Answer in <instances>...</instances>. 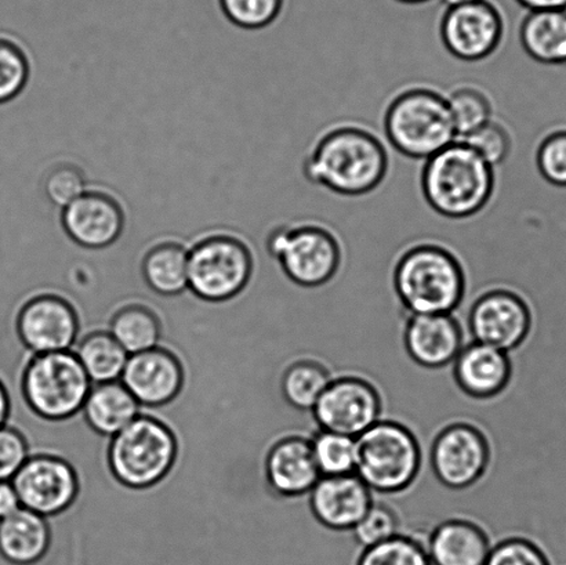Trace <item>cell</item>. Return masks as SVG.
<instances>
[{
  "mask_svg": "<svg viewBox=\"0 0 566 565\" xmlns=\"http://www.w3.org/2000/svg\"><path fill=\"white\" fill-rule=\"evenodd\" d=\"M474 149L482 159L492 168L499 166L507 159L510 151H512V137L501 122L491 119L480 129L470 133L469 136L460 138V140Z\"/></svg>",
  "mask_w": 566,
  "mask_h": 565,
  "instance_id": "cell-35",
  "label": "cell"
},
{
  "mask_svg": "<svg viewBox=\"0 0 566 565\" xmlns=\"http://www.w3.org/2000/svg\"><path fill=\"white\" fill-rule=\"evenodd\" d=\"M32 456L30 442L21 430L4 425L0 428V481H11Z\"/></svg>",
  "mask_w": 566,
  "mask_h": 565,
  "instance_id": "cell-36",
  "label": "cell"
},
{
  "mask_svg": "<svg viewBox=\"0 0 566 565\" xmlns=\"http://www.w3.org/2000/svg\"><path fill=\"white\" fill-rule=\"evenodd\" d=\"M11 483L22 508L46 519L69 511L81 492L74 464L55 453H32Z\"/></svg>",
  "mask_w": 566,
  "mask_h": 565,
  "instance_id": "cell-10",
  "label": "cell"
},
{
  "mask_svg": "<svg viewBox=\"0 0 566 565\" xmlns=\"http://www.w3.org/2000/svg\"><path fill=\"white\" fill-rule=\"evenodd\" d=\"M314 517L333 531H353L374 505L375 495L357 474L321 478L307 495Z\"/></svg>",
  "mask_w": 566,
  "mask_h": 565,
  "instance_id": "cell-18",
  "label": "cell"
},
{
  "mask_svg": "<svg viewBox=\"0 0 566 565\" xmlns=\"http://www.w3.org/2000/svg\"><path fill=\"white\" fill-rule=\"evenodd\" d=\"M286 4L287 0H219L226 19L247 31L273 27L285 13Z\"/></svg>",
  "mask_w": 566,
  "mask_h": 565,
  "instance_id": "cell-30",
  "label": "cell"
},
{
  "mask_svg": "<svg viewBox=\"0 0 566 565\" xmlns=\"http://www.w3.org/2000/svg\"><path fill=\"white\" fill-rule=\"evenodd\" d=\"M460 326L465 345L476 342L509 353L528 335L531 314L526 304L514 293L493 291L470 307Z\"/></svg>",
  "mask_w": 566,
  "mask_h": 565,
  "instance_id": "cell-14",
  "label": "cell"
},
{
  "mask_svg": "<svg viewBox=\"0 0 566 565\" xmlns=\"http://www.w3.org/2000/svg\"><path fill=\"white\" fill-rule=\"evenodd\" d=\"M22 508L20 496L17 494L11 481H0V522L13 516Z\"/></svg>",
  "mask_w": 566,
  "mask_h": 565,
  "instance_id": "cell-39",
  "label": "cell"
},
{
  "mask_svg": "<svg viewBox=\"0 0 566 565\" xmlns=\"http://www.w3.org/2000/svg\"><path fill=\"white\" fill-rule=\"evenodd\" d=\"M310 442L322 478L355 474L358 459L355 437L318 429L311 437Z\"/></svg>",
  "mask_w": 566,
  "mask_h": 565,
  "instance_id": "cell-29",
  "label": "cell"
},
{
  "mask_svg": "<svg viewBox=\"0 0 566 565\" xmlns=\"http://www.w3.org/2000/svg\"><path fill=\"white\" fill-rule=\"evenodd\" d=\"M311 415L316 428L358 439L381 419L379 393L369 381L342 376L326 387Z\"/></svg>",
  "mask_w": 566,
  "mask_h": 565,
  "instance_id": "cell-13",
  "label": "cell"
},
{
  "mask_svg": "<svg viewBox=\"0 0 566 565\" xmlns=\"http://www.w3.org/2000/svg\"><path fill=\"white\" fill-rule=\"evenodd\" d=\"M355 474L374 494H394L412 485L421 468L418 440L407 428L379 420L357 439Z\"/></svg>",
  "mask_w": 566,
  "mask_h": 565,
  "instance_id": "cell-7",
  "label": "cell"
},
{
  "mask_svg": "<svg viewBox=\"0 0 566 565\" xmlns=\"http://www.w3.org/2000/svg\"><path fill=\"white\" fill-rule=\"evenodd\" d=\"M21 395L36 417L64 422L82 412L93 384L76 354H31L22 368Z\"/></svg>",
  "mask_w": 566,
  "mask_h": 565,
  "instance_id": "cell-6",
  "label": "cell"
},
{
  "mask_svg": "<svg viewBox=\"0 0 566 565\" xmlns=\"http://www.w3.org/2000/svg\"><path fill=\"white\" fill-rule=\"evenodd\" d=\"M264 252L293 284L304 287L324 285L340 263L335 238L314 226L273 221L265 231Z\"/></svg>",
  "mask_w": 566,
  "mask_h": 565,
  "instance_id": "cell-8",
  "label": "cell"
},
{
  "mask_svg": "<svg viewBox=\"0 0 566 565\" xmlns=\"http://www.w3.org/2000/svg\"><path fill=\"white\" fill-rule=\"evenodd\" d=\"M142 275L153 292L175 297L188 290V245L175 238L154 242L142 259Z\"/></svg>",
  "mask_w": 566,
  "mask_h": 565,
  "instance_id": "cell-24",
  "label": "cell"
},
{
  "mask_svg": "<svg viewBox=\"0 0 566 565\" xmlns=\"http://www.w3.org/2000/svg\"><path fill=\"white\" fill-rule=\"evenodd\" d=\"M488 463L490 448L481 431L473 426L454 423L436 437L420 472L432 470L447 489L464 490L484 475Z\"/></svg>",
  "mask_w": 566,
  "mask_h": 565,
  "instance_id": "cell-12",
  "label": "cell"
},
{
  "mask_svg": "<svg viewBox=\"0 0 566 565\" xmlns=\"http://www.w3.org/2000/svg\"><path fill=\"white\" fill-rule=\"evenodd\" d=\"M514 2L528 11L566 10V0H514Z\"/></svg>",
  "mask_w": 566,
  "mask_h": 565,
  "instance_id": "cell-40",
  "label": "cell"
},
{
  "mask_svg": "<svg viewBox=\"0 0 566 565\" xmlns=\"http://www.w3.org/2000/svg\"><path fill=\"white\" fill-rule=\"evenodd\" d=\"M322 478L308 437H275L264 453L263 479L271 494L283 500L307 496Z\"/></svg>",
  "mask_w": 566,
  "mask_h": 565,
  "instance_id": "cell-16",
  "label": "cell"
},
{
  "mask_svg": "<svg viewBox=\"0 0 566 565\" xmlns=\"http://www.w3.org/2000/svg\"><path fill=\"white\" fill-rule=\"evenodd\" d=\"M464 346L462 326L452 314L409 315L405 326V347L420 367H449Z\"/></svg>",
  "mask_w": 566,
  "mask_h": 565,
  "instance_id": "cell-19",
  "label": "cell"
},
{
  "mask_svg": "<svg viewBox=\"0 0 566 565\" xmlns=\"http://www.w3.org/2000/svg\"><path fill=\"white\" fill-rule=\"evenodd\" d=\"M357 565H432L426 547L398 535L360 553Z\"/></svg>",
  "mask_w": 566,
  "mask_h": 565,
  "instance_id": "cell-32",
  "label": "cell"
},
{
  "mask_svg": "<svg viewBox=\"0 0 566 565\" xmlns=\"http://www.w3.org/2000/svg\"><path fill=\"white\" fill-rule=\"evenodd\" d=\"M491 551L484 531L464 520L443 522L427 542L432 565H485Z\"/></svg>",
  "mask_w": 566,
  "mask_h": 565,
  "instance_id": "cell-22",
  "label": "cell"
},
{
  "mask_svg": "<svg viewBox=\"0 0 566 565\" xmlns=\"http://www.w3.org/2000/svg\"><path fill=\"white\" fill-rule=\"evenodd\" d=\"M232 231H210L188 245V291L209 303L229 302L251 284L256 254Z\"/></svg>",
  "mask_w": 566,
  "mask_h": 565,
  "instance_id": "cell-2",
  "label": "cell"
},
{
  "mask_svg": "<svg viewBox=\"0 0 566 565\" xmlns=\"http://www.w3.org/2000/svg\"><path fill=\"white\" fill-rule=\"evenodd\" d=\"M459 389L473 398H490L506 387L512 364L506 352L471 342L452 364Z\"/></svg>",
  "mask_w": 566,
  "mask_h": 565,
  "instance_id": "cell-20",
  "label": "cell"
},
{
  "mask_svg": "<svg viewBox=\"0 0 566 565\" xmlns=\"http://www.w3.org/2000/svg\"><path fill=\"white\" fill-rule=\"evenodd\" d=\"M52 545L49 519L21 508L0 522V558L10 565H33Z\"/></svg>",
  "mask_w": 566,
  "mask_h": 565,
  "instance_id": "cell-21",
  "label": "cell"
},
{
  "mask_svg": "<svg viewBox=\"0 0 566 565\" xmlns=\"http://www.w3.org/2000/svg\"><path fill=\"white\" fill-rule=\"evenodd\" d=\"M446 8H453V6L468 4L480 2V0H440Z\"/></svg>",
  "mask_w": 566,
  "mask_h": 565,
  "instance_id": "cell-42",
  "label": "cell"
},
{
  "mask_svg": "<svg viewBox=\"0 0 566 565\" xmlns=\"http://www.w3.org/2000/svg\"><path fill=\"white\" fill-rule=\"evenodd\" d=\"M504 22V9L497 0L443 8L440 25L443 46L459 60L485 59L501 43Z\"/></svg>",
  "mask_w": 566,
  "mask_h": 565,
  "instance_id": "cell-11",
  "label": "cell"
},
{
  "mask_svg": "<svg viewBox=\"0 0 566 565\" xmlns=\"http://www.w3.org/2000/svg\"><path fill=\"white\" fill-rule=\"evenodd\" d=\"M31 76L24 48L13 39L0 36V104L20 96Z\"/></svg>",
  "mask_w": 566,
  "mask_h": 565,
  "instance_id": "cell-31",
  "label": "cell"
},
{
  "mask_svg": "<svg viewBox=\"0 0 566 565\" xmlns=\"http://www.w3.org/2000/svg\"><path fill=\"white\" fill-rule=\"evenodd\" d=\"M394 2L405 6H420L434 2V0H394Z\"/></svg>",
  "mask_w": 566,
  "mask_h": 565,
  "instance_id": "cell-43",
  "label": "cell"
},
{
  "mask_svg": "<svg viewBox=\"0 0 566 565\" xmlns=\"http://www.w3.org/2000/svg\"><path fill=\"white\" fill-rule=\"evenodd\" d=\"M11 414V400L8 389L2 380H0V428L9 423Z\"/></svg>",
  "mask_w": 566,
  "mask_h": 565,
  "instance_id": "cell-41",
  "label": "cell"
},
{
  "mask_svg": "<svg viewBox=\"0 0 566 565\" xmlns=\"http://www.w3.org/2000/svg\"><path fill=\"white\" fill-rule=\"evenodd\" d=\"M142 409L132 393L118 380L93 385L82 415L94 433L113 439L140 417Z\"/></svg>",
  "mask_w": 566,
  "mask_h": 565,
  "instance_id": "cell-23",
  "label": "cell"
},
{
  "mask_svg": "<svg viewBox=\"0 0 566 565\" xmlns=\"http://www.w3.org/2000/svg\"><path fill=\"white\" fill-rule=\"evenodd\" d=\"M61 226L77 247L102 251L120 240L126 212L118 197L104 188H92L61 210Z\"/></svg>",
  "mask_w": 566,
  "mask_h": 565,
  "instance_id": "cell-15",
  "label": "cell"
},
{
  "mask_svg": "<svg viewBox=\"0 0 566 565\" xmlns=\"http://www.w3.org/2000/svg\"><path fill=\"white\" fill-rule=\"evenodd\" d=\"M537 164L545 179L566 187V132H557L543 142Z\"/></svg>",
  "mask_w": 566,
  "mask_h": 565,
  "instance_id": "cell-38",
  "label": "cell"
},
{
  "mask_svg": "<svg viewBox=\"0 0 566 565\" xmlns=\"http://www.w3.org/2000/svg\"><path fill=\"white\" fill-rule=\"evenodd\" d=\"M520 39L525 52L539 63H566V10H525Z\"/></svg>",
  "mask_w": 566,
  "mask_h": 565,
  "instance_id": "cell-25",
  "label": "cell"
},
{
  "mask_svg": "<svg viewBox=\"0 0 566 565\" xmlns=\"http://www.w3.org/2000/svg\"><path fill=\"white\" fill-rule=\"evenodd\" d=\"M120 381L143 408H160L179 397L185 386V368L176 354L159 346L133 354Z\"/></svg>",
  "mask_w": 566,
  "mask_h": 565,
  "instance_id": "cell-17",
  "label": "cell"
},
{
  "mask_svg": "<svg viewBox=\"0 0 566 565\" xmlns=\"http://www.w3.org/2000/svg\"><path fill=\"white\" fill-rule=\"evenodd\" d=\"M43 190L49 201L63 210L88 190L85 171L71 163L54 165L44 176Z\"/></svg>",
  "mask_w": 566,
  "mask_h": 565,
  "instance_id": "cell-33",
  "label": "cell"
},
{
  "mask_svg": "<svg viewBox=\"0 0 566 565\" xmlns=\"http://www.w3.org/2000/svg\"><path fill=\"white\" fill-rule=\"evenodd\" d=\"M398 83L385 114L387 140L409 158L430 159L458 140L446 97L429 87L413 86L405 70L399 20H391Z\"/></svg>",
  "mask_w": 566,
  "mask_h": 565,
  "instance_id": "cell-1",
  "label": "cell"
},
{
  "mask_svg": "<svg viewBox=\"0 0 566 565\" xmlns=\"http://www.w3.org/2000/svg\"><path fill=\"white\" fill-rule=\"evenodd\" d=\"M332 380L325 365L310 358L294 359L281 369L280 395L294 411L311 414Z\"/></svg>",
  "mask_w": 566,
  "mask_h": 565,
  "instance_id": "cell-26",
  "label": "cell"
},
{
  "mask_svg": "<svg viewBox=\"0 0 566 565\" xmlns=\"http://www.w3.org/2000/svg\"><path fill=\"white\" fill-rule=\"evenodd\" d=\"M394 286L410 315L453 314L463 301L464 276L451 254L424 245L399 260Z\"/></svg>",
  "mask_w": 566,
  "mask_h": 565,
  "instance_id": "cell-5",
  "label": "cell"
},
{
  "mask_svg": "<svg viewBox=\"0 0 566 565\" xmlns=\"http://www.w3.org/2000/svg\"><path fill=\"white\" fill-rule=\"evenodd\" d=\"M352 534L363 550H368L370 546L396 538L401 534V523L392 508L375 500L363 520L355 525Z\"/></svg>",
  "mask_w": 566,
  "mask_h": 565,
  "instance_id": "cell-34",
  "label": "cell"
},
{
  "mask_svg": "<svg viewBox=\"0 0 566 565\" xmlns=\"http://www.w3.org/2000/svg\"><path fill=\"white\" fill-rule=\"evenodd\" d=\"M15 331L31 354L70 352L80 341L81 321L70 299L59 292L42 291L22 303Z\"/></svg>",
  "mask_w": 566,
  "mask_h": 565,
  "instance_id": "cell-9",
  "label": "cell"
},
{
  "mask_svg": "<svg viewBox=\"0 0 566 565\" xmlns=\"http://www.w3.org/2000/svg\"><path fill=\"white\" fill-rule=\"evenodd\" d=\"M179 442L164 420L142 414L120 433L109 439L107 461L111 475L130 490H148L174 470Z\"/></svg>",
  "mask_w": 566,
  "mask_h": 565,
  "instance_id": "cell-4",
  "label": "cell"
},
{
  "mask_svg": "<svg viewBox=\"0 0 566 565\" xmlns=\"http://www.w3.org/2000/svg\"><path fill=\"white\" fill-rule=\"evenodd\" d=\"M107 331L129 356L159 347L163 337L158 314L138 302H129L115 310Z\"/></svg>",
  "mask_w": 566,
  "mask_h": 565,
  "instance_id": "cell-27",
  "label": "cell"
},
{
  "mask_svg": "<svg viewBox=\"0 0 566 565\" xmlns=\"http://www.w3.org/2000/svg\"><path fill=\"white\" fill-rule=\"evenodd\" d=\"M485 565H551L539 547L525 540H507L493 546Z\"/></svg>",
  "mask_w": 566,
  "mask_h": 565,
  "instance_id": "cell-37",
  "label": "cell"
},
{
  "mask_svg": "<svg viewBox=\"0 0 566 565\" xmlns=\"http://www.w3.org/2000/svg\"><path fill=\"white\" fill-rule=\"evenodd\" d=\"M72 352L93 385L120 380L130 357L108 331H93L80 337Z\"/></svg>",
  "mask_w": 566,
  "mask_h": 565,
  "instance_id": "cell-28",
  "label": "cell"
},
{
  "mask_svg": "<svg viewBox=\"0 0 566 565\" xmlns=\"http://www.w3.org/2000/svg\"><path fill=\"white\" fill-rule=\"evenodd\" d=\"M492 187V166L462 142H454L426 160V199L447 218H465L479 212L490 199Z\"/></svg>",
  "mask_w": 566,
  "mask_h": 565,
  "instance_id": "cell-3",
  "label": "cell"
}]
</instances>
